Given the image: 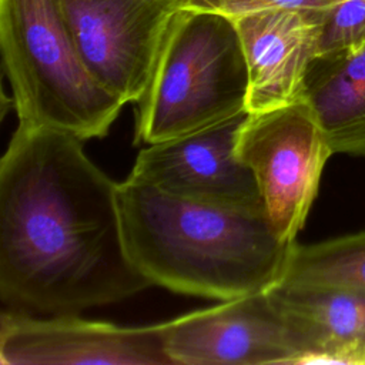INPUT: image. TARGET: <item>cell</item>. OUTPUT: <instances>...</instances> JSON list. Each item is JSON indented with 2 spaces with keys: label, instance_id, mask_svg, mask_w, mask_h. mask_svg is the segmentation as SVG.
<instances>
[{
  "label": "cell",
  "instance_id": "obj_1",
  "mask_svg": "<svg viewBox=\"0 0 365 365\" xmlns=\"http://www.w3.org/2000/svg\"><path fill=\"white\" fill-rule=\"evenodd\" d=\"M74 135L19 123L0 158V298L31 315L78 314L151 287L131 262L118 182Z\"/></svg>",
  "mask_w": 365,
  "mask_h": 365
},
{
  "label": "cell",
  "instance_id": "obj_2",
  "mask_svg": "<svg viewBox=\"0 0 365 365\" xmlns=\"http://www.w3.org/2000/svg\"><path fill=\"white\" fill-rule=\"evenodd\" d=\"M117 197L127 254L151 285L225 301L284 278L295 242L282 241L267 214L177 198L128 177Z\"/></svg>",
  "mask_w": 365,
  "mask_h": 365
},
{
  "label": "cell",
  "instance_id": "obj_3",
  "mask_svg": "<svg viewBox=\"0 0 365 365\" xmlns=\"http://www.w3.org/2000/svg\"><path fill=\"white\" fill-rule=\"evenodd\" d=\"M0 50L19 123L81 141L108 134L125 103L84 64L61 0H0Z\"/></svg>",
  "mask_w": 365,
  "mask_h": 365
},
{
  "label": "cell",
  "instance_id": "obj_4",
  "mask_svg": "<svg viewBox=\"0 0 365 365\" xmlns=\"http://www.w3.org/2000/svg\"><path fill=\"white\" fill-rule=\"evenodd\" d=\"M248 70L234 19L181 9L137 103L135 143L182 137L247 111Z\"/></svg>",
  "mask_w": 365,
  "mask_h": 365
},
{
  "label": "cell",
  "instance_id": "obj_5",
  "mask_svg": "<svg viewBox=\"0 0 365 365\" xmlns=\"http://www.w3.org/2000/svg\"><path fill=\"white\" fill-rule=\"evenodd\" d=\"M235 153L252 171L278 237L288 244L297 242L324 167L334 155L308 103L299 98L248 113L238 130Z\"/></svg>",
  "mask_w": 365,
  "mask_h": 365
},
{
  "label": "cell",
  "instance_id": "obj_6",
  "mask_svg": "<svg viewBox=\"0 0 365 365\" xmlns=\"http://www.w3.org/2000/svg\"><path fill=\"white\" fill-rule=\"evenodd\" d=\"M187 0H61L77 50L96 80L137 104Z\"/></svg>",
  "mask_w": 365,
  "mask_h": 365
},
{
  "label": "cell",
  "instance_id": "obj_7",
  "mask_svg": "<svg viewBox=\"0 0 365 365\" xmlns=\"http://www.w3.org/2000/svg\"><path fill=\"white\" fill-rule=\"evenodd\" d=\"M247 111L208 128L148 144L128 178L168 195L238 211L267 214L252 171L235 153Z\"/></svg>",
  "mask_w": 365,
  "mask_h": 365
},
{
  "label": "cell",
  "instance_id": "obj_8",
  "mask_svg": "<svg viewBox=\"0 0 365 365\" xmlns=\"http://www.w3.org/2000/svg\"><path fill=\"white\" fill-rule=\"evenodd\" d=\"M3 365H173L161 324L121 327L78 314L31 315L3 309Z\"/></svg>",
  "mask_w": 365,
  "mask_h": 365
},
{
  "label": "cell",
  "instance_id": "obj_9",
  "mask_svg": "<svg viewBox=\"0 0 365 365\" xmlns=\"http://www.w3.org/2000/svg\"><path fill=\"white\" fill-rule=\"evenodd\" d=\"M173 365L301 364L302 354L268 292L220 301L161 324Z\"/></svg>",
  "mask_w": 365,
  "mask_h": 365
},
{
  "label": "cell",
  "instance_id": "obj_10",
  "mask_svg": "<svg viewBox=\"0 0 365 365\" xmlns=\"http://www.w3.org/2000/svg\"><path fill=\"white\" fill-rule=\"evenodd\" d=\"M322 14L272 9L234 19L248 70L247 113L302 98L308 67L318 56Z\"/></svg>",
  "mask_w": 365,
  "mask_h": 365
},
{
  "label": "cell",
  "instance_id": "obj_11",
  "mask_svg": "<svg viewBox=\"0 0 365 365\" xmlns=\"http://www.w3.org/2000/svg\"><path fill=\"white\" fill-rule=\"evenodd\" d=\"M288 325L301 364L365 365V294L279 281L267 289Z\"/></svg>",
  "mask_w": 365,
  "mask_h": 365
},
{
  "label": "cell",
  "instance_id": "obj_12",
  "mask_svg": "<svg viewBox=\"0 0 365 365\" xmlns=\"http://www.w3.org/2000/svg\"><path fill=\"white\" fill-rule=\"evenodd\" d=\"M302 98L314 111L334 154L365 158V43L308 67Z\"/></svg>",
  "mask_w": 365,
  "mask_h": 365
},
{
  "label": "cell",
  "instance_id": "obj_13",
  "mask_svg": "<svg viewBox=\"0 0 365 365\" xmlns=\"http://www.w3.org/2000/svg\"><path fill=\"white\" fill-rule=\"evenodd\" d=\"M281 281L365 294V230L315 244L295 242Z\"/></svg>",
  "mask_w": 365,
  "mask_h": 365
},
{
  "label": "cell",
  "instance_id": "obj_14",
  "mask_svg": "<svg viewBox=\"0 0 365 365\" xmlns=\"http://www.w3.org/2000/svg\"><path fill=\"white\" fill-rule=\"evenodd\" d=\"M365 43V0H344L321 17L318 56L349 53Z\"/></svg>",
  "mask_w": 365,
  "mask_h": 365
},
{
  "label": "cell",
  "instance_id": "obj_15",
  "mask_svg": "<svg viewBox=\"0 0 365 365\" xmlns=\"http://www.w3.org/2000/svg\"><path fill=\"white\" fill-rule=\"evenodd\" d=\"M344 0H187L184 9L214 11L231 19L272 9H291L322 14Z\"/></svg>",
  "mask_w": 365,
  "mask_h": 365
}]
</instances>
